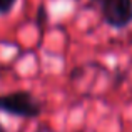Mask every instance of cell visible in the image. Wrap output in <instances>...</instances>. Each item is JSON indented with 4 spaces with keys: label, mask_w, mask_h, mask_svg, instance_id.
<instances>
[{
    "label": "cell",
    "mask_w": 132,
    "mask_h": 132,
    "mask_svg": "<svg viewBox=\"0 0 132 132\" xmlns=\"http://www.w3.org/2000/svg\"><path fill=\"white\" fill-rule=\"evenodd\" d=\"M44 105L29 90H15L0 95V112L20 119H37L42 114Z\"/></svg>",
    "instance_id": "cell-1"
},
{
    "label": "cell",
    "mask_w": 132,
    "mask_h": 132,
    "mask_svg": "<svg viewBox=\"0 0 132 132\" xmlns=\"http://www.w3.org/2000/svg\"><path fill=\"white\" fill-rule=\"evenodd\" d=\"M97 3L109 27L122 30L132 23V0H97Z\"/></svg>",
    "instance_id": "cell-2"
},
{
    "label": "cell",
    "mask_w": 132,
    "mask_h": 132,
    "mask_svg": "<svg viewBox=\"0 0 132 132\" xmlns=\"http://www.w3.org/2000/svg\"><path fill=\"white\" fill-rule=\"evenodd\" d=\"M17 0H0V15H9L13 10Z\"/></svg>",
    "instance_id": "cell-3"
},
{
    "label": "cell",
    "mask_w": 132,
    "mask_h": 132,
    "mask_svg": "<svg viewBox=\"0 0 132 132\" xmlns=\"http://www.w3.org/2000/svg\"><path fill=\"white\" fill-rule=\"evenodd\" d=\"M35 23L37 27H42L47 23V10H45V5H40L39 10H37V17H35Z\"/></svg>",
    "instance_id": "cell-4"
},
{
    "label": "cell",
    "mask_w": 132,
    "mask_h": 132,
    "mask_svg": "<svg viewBox=\"0 0 132 132\" xmlns=\"http://www.w3.org/2000/svg\"><path fill=\"white\" fill-rule=\"evenodd\" d=\"M0 132H9V130H7V129H5V126H3V124H2V122H0Z\"/></svg>",
    "instance_id": "cell-5"
}]
</instances>
